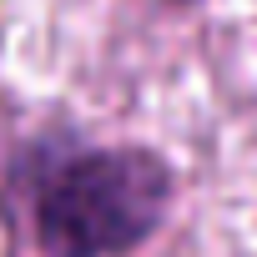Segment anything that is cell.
Returning <instances> with one entry per match:
<instances>
[{
    "label": "cell",
    "mask_w": 257,
    "mask_h": 257,
    "mask_svg": "<svg viewBox=\"0 0 257 257\" xmlns=\"http://www.w3.org/2000/svg\"><path fill=\"white\" fill-rule=\"evenodd\" d=\"M36 257H132L172 217L177 167L157 147H56L21 167Z\"/></svg>",
    "instance_id": "6da1fadb"
},
{
    "label": "cell",
    "mask_w": 257,
    "mask_h": 257,
    "mask_svg": "<svg viewBox=\"0 0 257 257\" xmlns=\"http://www.w3.org/2000/svg\"><path fill=\"white\" fill-rule=\"evenodd\" d=\"M147 6H167V11H182V6H197V0H147Z\"/></svg>",
    "instance_id": "7a4b0ae2"
}]
</instances>
